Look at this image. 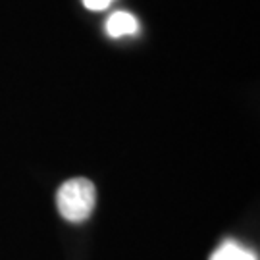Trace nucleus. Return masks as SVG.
<instances>
[{
	"mask_svg": "<svg viewBox=\"0 0 260 260\" xmlns=\"http://www.w3.org/2000/svg\"><path fill=\"white\" fill-rule=\"evenodd\" d=\"M56 205L64 220L74 223L85 222L96 205V189L85 177L68 179L56 193Z\"/></svg>",
	"mask_w": 260,
	"mask_h": 260,
	"instance_id": "1",
	"label": "nucleus"
},
{
	"mask_svg": "<svg viewBox=\"0 0 260 260\" xmlns=\"http://www.w3.org/2000/svg\"><path fill=\"white\" fill-rule=\"evenodd\" d=\"M114 0H83V4L89 10H94V12H101V10H106L110 6Z\"/></svg>",
	"mask_w": 260,
	"mask_h": 260,
	"instance_id": "4",
	"label": "nucleus"
},
{
	"mask_svg": "<svg viewBox=\"0 0 260 260\" xmlns=\"http://www.w3.org/2000/svg\"><path fill=\"white\" fill-rule=\"evenodd\" d=\"M210 260H258V256L249 249H245L239 243L225 241L214 251Z\"/></svg>",
	"mask_w": 260,
	"mask_h": 260,
	"instance_id": "3",
	"label": "nucleus"
},
{
	"mask_svg": "<svg viewBox=\"0 0 260 260\" xmlns=\"http://www.w3.org/2000/svg\"><path fill=\"white\" fill-rule=\"evenodd\" d=\"M137 29H139V21L133 14H127V12H116L106 21V33L110 37L133 35L137 33Z\"/></svg>",
	"mask_w": 260,
	"mask_h": 260,
	"instance_id": "2",
	"label": "nucleus"
}]
</instances>
